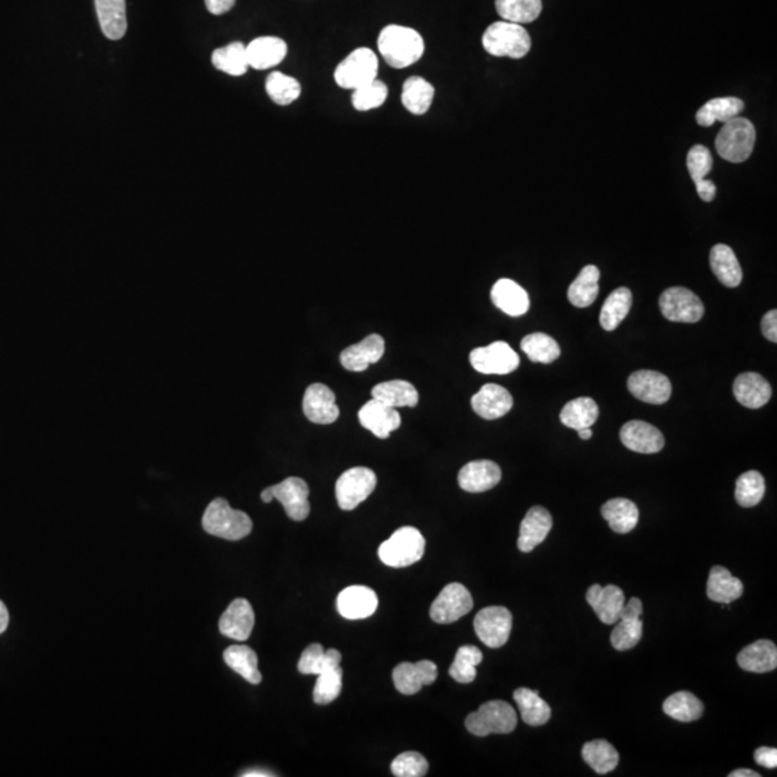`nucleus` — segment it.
Listing matches in <instances>:
<instances>
[{
  "mask_svg": "<svg viewBox=\"0 0 777 777\" xmlns=\"http://www.w3.org/2000/svg\"><path fill=\"white\" fill-rule=\"evenodd\" d=\"M378 48L386 64L396 69L408 68L422 58L425 42L419 32L400 25H388L382 29Z\"/></svg>",
  "mask_w": 777,
  "mask_h": 777,
  "instance_id": "f257e3e1",
  "label": "nucleus"
},
{
  "mask_svg": "<svg viewBox=\"0 0 777 777\" xmlns=\"http://www.w3.org/2000/svg\"><path fill=\"white\" fill-rule=\"evenodd\" d=\"M202 527L207 534L237 541L251 534L254 524L248 514L232 509L225 499H217L205 510Z\"/></svg>",
  "mask_w": 777,
  "mask_h": 777,
  "instance_id": "f03ea898",
  "label": "nucleus"
},
{
  "mask_svg": "<svg viewBox=\"0 0 777 777\" xmlns=\"http://www.w3.org/2000/svg\"><path fill=\"white\" fill-rule=\"evenodd\" d=\"M482 46L492 56L520 59L531 49V38L523 25L496 22L482 35Z\"/></svg>",
  "mask_w": 777,
  "mask_h": 777,
  "instance_id": "7ed1b4c3",
  "label": "nucleus"
},
{
  "mask_svg": "<svg viewBox=\"0 0 777 777\" xmlns=\"http://www.w3.org/2000/svg\"><path fill=\"white\" fill-rule=\"evenodd\" d=\"M425 537L415 527H400L378 547V558L390 568H408L425 553Z\"/></svg>",
  "mask_w": 777,
  "mask_h": 777,
  "instance_id": "20e7f679",
  "label": "nucleus"
},
{
  "mask_svg": "<svg viewBox=\"0 0 777 777\" xmlns=\"http://www.w3.org/2000/svg\"><path fill=\"white\" fill-rule=\"evenodd\" d=\"M756 128L747 118L734 117L727 121L715 138L717 153L724 160L743 163L753 153Z\"/></svg>",
  "mask_w": 777,
  "mask_h": 777,
  "instance_id": "39448f33",
  "label": "nucleus"
},
{
  "mask_svg": "<svg viewBox=\"0 0 777 777\" xmlns=\"http://www.w3.org/2000/svg\"><path fill=\"white\" fill-rule=\"evenodd\" d=\"M468 732L477 737L489 734H509L517 727L516 710L501 700L485 702L465 720Z\"/></svg>",
  "mask_w": 777,
  "mask_h": 777,
  "instance_id": "423d86ee",
  "label": "nucleus"
},
{
  "mask_svg": "<svg viewBox=\"0 0 777 777\" xmlns=\"http://www.w3.org/2000/svg\"><path fill=\"white\" fill-rule=\"evenodd\" d=\"M378 61L375 52L358 48L350 52L334 71V81L344 90L355 91L358 86L378 78Z\"/></svg>",
  "mask_w": 777,
  "mask_h": 777,
  "instance_id": "0eeeda50",
  "label": "nucleus"
},
{
  "mask_svg": "<svg viewBox=\"0 0 777 777\" xmlns=\"http://www.w3.org/2000/svg\"><path fill=\"white\" fill-rule=\"evenodd\" d=\"M308 496H310L308 485L298 477H289L261 492L262 501L268 504L272 500H278L286 510L287 516L294 521H303L310 514Z\"/></svg>",
  "mask_w": 777,
  "mask_h": 777,
  "instance_id": "6e6552de",
  "label": "nucleus"
},
{
  "mask_svg": "<svg viewBox=\"0 0 777 777\" xmlns=\"http://www.w3.org/2000/svg\"><path fill=\"white\" fill-rule=\"evenodd\" d=\"M378 477L370 468L355 467L340 475L336 482V499L344 511L358 509L375 491Z\"/></svg>",
  "mask_w": 777,
  "mask_h": 777,
  "instance_id": "1a4fd4ad",
  "label": "nucleus"
},
{
  "mask_svg": "<svg viewBox=\"0 0 777 777\" xmlns=\"http://www.w3.org/2000/svg\"><path fill=\"white\" fill-rule=\"evenodd\" d=\"M477 637L489 648H501L509 641L513 628V615L504 606H489L475 616Z\"/></svg>",
  "mask_w": 777,
  "mask_h": 777,
  "instance_id": "9d476101",
  "label": "nucleus"
},
{
  "mask_svg": "<svg viewBox=\"0 0 777 777\" xmlns=\"http://www.w3.org/2000/svg\"><path fill=\"white\" fill-rule=\"evenodd\" d=\"M472 368L482 375H510L519 368L520 358L506 341H494L469 353Z\"/></svg>",
  "mask_w": 777,
  "mask_h": 777,
  "instance_id": "9b49d317",
  "label": "nucleus"
},
{
  "mask_svg": "<svg viewBox=\"0 0 777 777\" xmlns=\"http://www.w3.org/2000/svg\"><path fill=\"white\" fill-rule=\"evenodd\" d=\"M660 307L662 316L674 323H697L704 316L701 299L684 287L665 289Z\"/></svg>",
  "mask_w": 777,
  "mask_h": 777,
  "instance_id": "f8f14e48",
  "label": "nucleus"
},
{
  "mask_svg": "<svg viewBox=\"0 0 777 777\" xmlns=\"http://www.w3.org/2000/svg\"><path fill=\"white\" fill-rule=\"evenodd\" d=\"M474 608L471 593L461 583L445 586L430 606V618L437 623H454Z\"/></svg>",
  "mask_w": 777,
  "mask_h": 777,
  "instance_id": "ddd939ff",
  "label": "nucleus"
},
{
  "mask_svg": "<svg viewBox=\"0 0 777 777\" xmlns=\"http://www.w3.org/2000/svg\"><path fill=\"white\" fill-rule=\"evenodd\" d=\"M642 612L643 605L640 598H632L623 606L622 615L610 635V643L616 651L632 650L642 640Z\"/></svg>",
  "mask_w": 777,
  "mask_h": 777,
  "instance_id": "4468645a",
  "label": "nucleus"
},
{
  "mask_svg": "<svg viewBox=\"0 0 777 777\" xmlns=\"http://www.w3.org/2000/svg\"><path fill=\"white\" fill-rule=\"evenodd\" d=\"M628 388L637 399L651 405H664L672 393L670 378L655 370H638L628 378Z\"/></svg>",
  "mask_w": 777,
  "mask_h": 777,
  "instance_id": "2eb2a0df",
  "label": "nucleus"
},
{
  "mask_svg": "<svg viewBox=\"0 0 777 777\" xmlns=\"http://www.w3.org/2000/svg\"><path fill=\"white\" fill-rule=\"evenodd\" d=\"M303 410L307 419L318 425H330L340 415L336 395L328 386L314 383L304 393Z\"/></svg>",
  "mask_w": 777,
  "mask_h": 777,
  "instance_id": "dca6fc26",
  "label": "nucleus"
},
{
  "mask_svg": "<svg viewBox=\"0 0 777 777\" xmlns=\"http://www.w3.org/2000/svg\"><path fill=\"white\" fill-rule=\"evenodd\" d=\"M393 682L400 694L413 695L425 685L434 684L438 678V667L432 661L419 662H402L393 670Z\"/></svg>",
  "mask_w": 777,
  "mask_h": 777,
  "instance_id": "f3484780",
  "label": "nucleus"
},
{
  "mask_svg": "<svg viewBox=\"0 0 777 777\" xmlns=\"http://www.w3.org/2000/svg\"><path fill=\"white\" fill-rule=\"evenodd\" d=\"M621 440L631 451L638 454H657L662 451L665 438L658 428L643 420H630L621 429Z\"/></svg>",
  "mask_w": 777,
  "mask_h": 777,
  "instance_id": "a211bd4d",
  "label": "nucleus"
},
{
  "mask_svg": "<svg viewBox=\"0 0 777 777\" xmlns=\"http://www.w3.org/2000/svg\"><path fill=\"white\" fill-rule=\"evenodd\" d=\"M254 625V609L247 599L242 598L235 599L219 620L220 633L239 642H244L251 637Z\"/></svg>",
  "mask_w": 777,
  "mask_h": 777,
  "instance_id": "6ab92c4d",
  "label": "nucleus"
},
{
  "mask_svg": "<svg viewBox=\"0 0 777 777\" xmlns=\"http://www.w3.org/2000/svg\"><path fill=\"white\" fill-rule=\"evenodd\" d=\"M358 420L361 427L370 430L375 437L386 439L393 430L398 429L402 423L400 413L378 400H368L366 405L361 406L358 410Z\"/></svg>",
  "mask_w": 777,
  "mask_h": 777,
  "instance_id": "aec40b11",
  "label": "nucleus"
},
{
  "mask_svg": "<svg viewBox=\"0 0 777 777\" xmlns=\"http://www.w3.org/2000/svg\"><path fill=\"white\" fill-rule=\"evenodd\" d=\"M378 595L368 586H348L338 598V609L343 618L350 621L366 620L376 612Z\"/></svg>",
  "mask_w": 777,
  "mask_h": 777,
  "instance_id": "412c9836",
  "label": "nucleus"
},
{
  "mask_svg": "<svg viewBox=\"0 0 777 777\" xmlns=\"http://www.w3.org/2000/svg\"><path fill=\"white\" fill-rule=\"evenodd\" d=\"M514 400L511 393L502 386L489 383L482 386L479 393L472 396L471 406L479 417L487 420L499 419L504 417L513 408Z\"/></svg>",
  "mask_w": 777,
  "mask_h": 777,
  "instance_id": "4be33fe9",
  "label": "nucleus"
},
{
  "mask_svg": "<svg viewBox=\"0 0 777 777\" xmlns=\"http://www.w3.org/2000/svg\"><path fill=\"white\" fill-rule=\"evenodd\" d=\"M586 600L605 625L618 622L625 606L622 589L615 585H608L606 588L591 585L586 593Z\"/></svg>",
  "mask_w": 777,
  "mask_h": 777,
  "instance_id": "5701e85b",
  "label": "nucleus"
},
{
  "mask_svg": "<svg viewBox=\"0 0 777 777\" xmlns=\"http://www.w3.org/2000/svg\"><path fill=\"white\" fill-rule=\"evenodd\" d=\"M551 527H553L551 514L544 507H531L520 526L519 541H517L519 550L523 553L533 551L539 544L546 540Z\"/></svg>",
  "mask_w": 777,
  "mask_h": 777,
  "instance_id": "b1692460",
  "label": "nucleus"
},
{
  "mask_svg": "<svg viewBox=\"0 0 777 777\" xmlns=\"http://www.w3.org/2000/svg\"><path fill=\"white\" fill-rule=\"evenodd\" d=\"M501 481V468L489 459L468 462L458 474V484L467 492H485Z\"/></svg>",
  "mask_w": 777,
  "mask_h": 777,
  "instance_id": "393cba45",
  "label": "nucleus"
},
{
  "mask_svg": "<svg viewBox=\"0 0 777 777\" xmlns=\"http://www.w3.org/2000/svg\"><path fill=\"white\" fill-rule=\"evenodd\" d=\"M385 355V340L378 334H370L360 343L353 344L341 351L340 361L350 372H363L368 366L378 363Z\"/></svg>",
  "mask_w": 777,
  "mask_h": 777,
  "instance_id": "a878e982",
  "label": "nucleus"
},
{
  "mask_svg": "<svg viewBox=\"0 0 777 777\" xmlns=\"http://www.w3.org/2000/svg\"><path fill=\"white\" fill-rule=\"evenodd\" d=\"M732 393L740 405L749 409H759L772 398V386L763 376L757 373H743L737 376L732 385Z\"/></svg>",
  "mask_w": 777,
  "mask_h": 777,
  "instance_id": "bb28decb",
  "label": "nucleus"
},
{
  "mask_svg": "<svg viewBox=\"0 0 777 777\" xmlns=\"http://www.w3.org/2000/svg\"><path fill=\"white\" fill-rule=\"evenodd\" d=\"M491 299L497 308L511 317L524 316L530 308L529 294L513 279H499L492 287Z\"/></svg>",
  "mask_w": 777,
  "mask_h": 777,
  "instance_id": "cd10ccee",
  "label": "nucleus"
},
{
  "mask_svg": "<svg viewBox=\"0 0 777 777\" xmlns=\"http://www.w3.org/2000/svg\"><path fill=\"white\" fill-rule=\"evenodd\" d=\"M288 46L277 36H261L247 46L248 64L254 69H269L286 59Z\"/></svg>",
  "mask_w": 777,
  "mask_h": 777,
  "instance_id": "c85d7f7f",
  "label": "nucleus"
},
{
  "mask_svg": "<svg viewBox=\"0 0 777 777\" xmlns=\"http://www.w3.org/2000/svg\"><path fill=\"white\" fill-rule=\"evenodd\" d=\"M737 664L749 672H771L777 667L776 645L772 641H756L737 655Z\"/></svg>",
  "mask_w": 777,
  "mask_h": 777,
  "instance_id": "c756f323",
  "label": "nucleus"
},
{
  "mask_svg": "<svg viewBox=\"0 0 777 777\" xmlns=\"http://www.w3.org/2000/svg\"><path fill=\"white\" fill-rule=\"evenodd\" d=\"M96 15L106 38L118 41L127 32L126 0H96Z\"/></svg>",
  "mask_w": 777,
  "mask_h": 777,
  "instance_id": "7c9ffc66",
  "label": "nucleus"
},
{
  "mask_svg": "<svg viewBox=\"0 0 777 777\" xmlns=\"http://www.w3.org/2000/svg\"><path fill=\"white\" fill-rule=\"evenodd\" d=\"M743 583L722 566H714L710 570L707 581V596L712 602L729 605L743 595Z\"/></svg>",
  "mask_w": 777,
  "mask_h": 777,
  "instance_id": "2f4dec72",
  "label": "nucleus"
},
{
  "mask_svg": "<svg viewBox=\"0 0 777 777\" xmlns=\"http://www.w3.org/2000/svg\"><path fill=\"white\" fill-rule=\"evenodd\" d=\"M710 265L714 276L722 286L736 288L743 279V271L740 267L739 259L727 245L719 244L712 247L710 252Z\"/></svg>",
  "mask_w": 777,
  "mask_h": 777,
  "instance_id": "473e14b6",
  "label": "nucleus"
},
{
  "mask_svg": "<svg viewBox=\"0 0 777 777\" xmlns=\"http://www.w3.org/2000/svg\"><path fill=\"white\" fill-rule=\"evenodd\" d=\"M603 519L618 534H626L637 527L640 510L631 500L613 499L603 504L600 510Z\"/></svg>",
  "mask_w": 777,
  "mask_h": 777,
  "instance_id": "72a5a7b5",
  "label": "nucleus"
},
{
  "mask_svg": "<svg viewBox=\"0 0 777 777\" xmlns=\"http://www.w3.org/2000/svg\"><path fill=\"white\" fill-rule=\"evenodd\" d=\"M373 399L392 408H415L419 402V393L412 383L406 380H388L372 388Z\"/></svg>",
  "mask_w": 777,
  "mask_h": 777,
  "instance_id": "f704fd0d",
  "label": "nucleus"
},
{
  "mask_svg": "<svg viewBox=\"0 0 777 777\" xmlns=\"http://www.w3.org/2000/svg\"><path fill=\"white\" fill-rule=\"evenodd\" d=\"M744 110V103L736 96H724V98H712L705 103L697 114L695 120L701 127H710L717 121L727 123L732 118L739 117V114Z\"/></svg>",
  "mask_w": 777,
  "mask_h": 777,
  "instance_id": "c9c22d12",
  "label": "nucleus"
},
{
  "mask_svg": "<svg viewBox=\"0 0 777 777\" xmlns=\"http://www.w3.org/2000/svg\"><path fill=\"white\" fill-rule=\"evenodd\" d=\"M435 88L422 76H410L403 84V107L415 116L428 113L434 101Z\"/></svg>",
  "mask_w": 777,
  "mask_h": 777,
  "instance_id": "e433bc0d",
  "label": "nucleus"
},
{
  "mask_svg": "<svg viewBox=\"0 0 777 777\" xmlns=\"http://www.w3.org/2000/svg\"><path fill=\"white\" fill-rule=\"evenodd\" d=\"M514 701L519 705L521 719L529 726H543L551 717L550 705L541 699L539 692L530 688H517Z\"/></svg>",
  "mask_w": 777,
  "mask_h": 777,
  "instance_id": "4c0bfd02",
  "label": "nucleus"
},
{
  "mask_svg": "<svg viewBox=\"0 0 777 777\" xmlns=\"http://www.w3.org/2000/svg\"><path fill=\"white\" fill-rule=\"evenodd\" d=\"M600 271L595 265H586L578 278L569 287L568 298L578 308H586L595 303L599 294Z\"/></svg>",
  "mask_w": 777,
  "mask_h": 777,
  "instance_id": "58836bf2",
  "label": "nucleus"
},
{
  "mask_svg": "<svg viewBox=\"0 0 777 777\" xmlns=\"http://www.w3.org/2000/svg\"><path fill=\"white\" fill-rule=\"evenodd\" d=\"M224 661L227 667L241 675L244 680L257 685L262 681L258 670V655L247 645H232L224 652Z\"/></svg>",
  "mask_w": 777,
  "mask_h": 777,
  "instance_id": "ea45409f",
  "label": "nucleus"
},
{
  "mask_svg": "<svg viewBox=\"0 0 777 777\" xmlns=\"http://www.w3.org/2000/svg\"><path fill=\"white\" fill-rule=\"evenodd\" d=\"M632 307V293L630 288L621 287L616 288L610 296L606 298L600 311V326L603 330L613 331L625 320Z\"/></svg>",
  "mask_w": 777,
  "mask_h": 777,
  "instance_id": "a19ab883",
  "label": "nucleus"
},
{
  "mask_svg": "<svg viewBox=\"0 0 777 777\" xmlns=\"http://www.w3.org/2000/svg\"><path fill=\"white\" fill-rule=\"evenodd\" d=\"M599 418V406L590 398H578L564 405L560 420L564 427L580 430L590 428Z\"/></svg>",
  "mask_w": 777,
  "mask_h": 777,
  "instance_id": "79ce46f5",
  "label": "nucleus"
},
{
  "mask_svg": "<svg viewBox=\"0 0 777 777\" xmlns=\"http://www.w3.org/2000/svg\"><path fill=\"white\" fill-rule=\"evenodd\" d=\"M581 757L598 774L613 772L620 763V753L606 740H593L581 749Z\"/></svg>",
  "mask_w": 777,
  "mask_h": 777,
  "instance_id": "37998d69",
  "label": "nucleus"
},
{
  "mask_svg": "<svg viewBox=\"0 0 777 777\" xmlns=\"http://www.w3.org/2000/svg\"><path fill=\"white\" fill-rule=\"evenodd\" d=\"M212 64L215 68L229 76H244L249 68L247 46L241 42H232L229 45L215 49L212 54Z\"/></svg>",
  "mask_w": 777,
  "mask_h": 777,
  "instance_id": "c03bdc74",
  "label": "nucleus"
},
{
  "mask_svg": "<svg viewBox=\"0 0 777 777\" xmlns=\"http://www.w3.org/2000/svg\"><path fill=\"white\" fill-rule=\"evenodd\" d=\"M341 662V653L338 650L324 651L320 643H311L301 653L298 671L304 675H318L327 668L338 667Z\"/></svg>",
  "mask_w": 777,
  "mask_h": 777,
  "instance_id": "a18cd8bd",
  "label": "nucleus"
},
{
  "mask_svg": "<svg viewBox=\"0 0 777 777\" xmlns=\"http://www.w3.org/2000/svg\"><path fill=\"white\" fill-rule=\"evenodd\" d=\"M500 16L507 22L531 24L543 11L541 0H496Z\"/></svg>",
  "mask_w": 777,
  "mask_h": 777,
  "instance_id": "49530a36",
  "label": "nucleus"
},
{
  "mask_svg": "<svg viewBox=\"0 0 777 777\" xmlns=\"http://www.w3.org/2000/svg\"><path fill=\"white\" fill-rule=\"evenodd\" d=\"M521 350L534 363L550 365L560 358V346L558 341L544 333L529 334L521 340Z\"/></svg>",
  "mask_w": 777,
  "mask_h": 777,
  "instance_id": "de8ad7c7",
  "label": "nucleus"
},
{
  "mask_svg": "<svg viewBox=\"0 0 777 777\" xmlns=\"http://www.w3.org/2000/svg\"><path fill=\"white\" fill-rule=\"evenodd\" d=\"M664 712L677 722H691L701 717L704 705L691 692L678 691L665 700Z\"/></svg>",
  "mask_w": 777,
  "mask_h": 777,
  "instance_id": "09e8293b",
  "label": "nucleus"
},
{
  "mask_svg": "<svg viewBox=\"0 0 777 777\" xmlns=\"http://www.w3.org/2000/svg\"><path fill=\"white\" fill-rule=\"evenodd\" d=\"M482 662V652L474 645H464L457 651L449 675L459 684H469L477 677V665Z\"/></svg>",
  "mask_w": 777,
  "mask_h": 777,
  "instance_id": "8fccbe9b",
  "label": "nucleus"
},
{
  "mask_svg": "<svg viewBox=\"0 0 777 777\" xmlns=\"http://www.w3.org/2000/svg\"><path fill=\"white\" fill-rule=\"evenodd\" d=\"M764 491H766V484H764L763 475L757 471H747L737 479L734 497L737 504L744 509H750L757 506L763 500Z\"/></svg>",
  "mask_w": 777,
  "mask_h": 777,
  "instance_id": "3c124183",
  "label": "nucleus"
},
{
  "mask_svg": "<svg viewBox=\"0 0 777 777\" xmlns=\"http://www.w3.org/2000/svg\"><path fill=\"white\" fill-rule=\"evenodd\" d=\"M267 94L278 106H289L301 96V86L293 76L282 73H272L267 78Z\"/></svg>",
  "mask_w": 777,
  "mask_h": 777,
  "instance_id": "603ef678",
  "label": "nucleus"
},
{
  "mask_svg": "<svg viewBox=\"0 0 777 777\" xmlns=\"http://www.w3.org/2000/svg\"><path fill=\"white\" fill-rule=\"evenodd\" d=\"M313 699L316 704H330L340 695L343 688V670L338 667L327 668L317 675Z\"/></svg>",
  "mask_w": 777,
  "mask_h": 777,
  "instance_id": "864d4df0",
  "label": "nucleus"
},
{
  "mask_svg": "<svg viewBox=\"0 0 777 777\" xmlns=\"http://www.w3.org/2000/svg\"><path fill=\"white\" fill-rule=\"evenodd\" d=\"M388 98V86L378 78L353 91L351 104L358 111H370L382 107Z\"/></svg>",
  "mask_w": 777,
  "mask_h": 777,
  "instance_id": "5fc2aeb1",
  "label": "nucleus"
},
{
  "mask_svg": "<svg viewBox=\"0 0 777 777\" xmlns=\"http://www.w3.org/2000/svg\"><path fill=\"white\" fill-rule=\"evenodd\" d=\"M390 769L396 777H422L428 773L429 764L418 752H405L396 757Z\"/></svg>",
  "mask_w": 777,
  "mask_h": 777,
  "instance_id": "6e6d98bb",
  "label": "nucleus"
},
{
  "mask_svg": "<svg viewBox=\"0 0 777 777\" xmlns=\"http://www.w3.org/2000/svg\"><path fill=\"white\" fill-rule=\"evenodd\" d=\"M687 167L691 179L695 182L705 179L712 169V156L705 146L697 145L688 152Z\"/></svg>",
  "mask_w": 777,
  "mask_h": 777,
  "instance_id": "4d7b16f0",
  "label": "nucleus"
},
{
  "mask_svg": "<svg viewBox=\"0 0 777 777\" xmlns=\"http://www.w3.org/2000/svg\"><path fill=\"white\" fill-rule=\"evenodd\" d=\"M754 761L757 764L766 767V769H776L777 767V750L773 747H761L754 752Z\"/></svg>",
  "mask_w": 777,
  "mask_h": 777,
  "instance_id": "13d9d810",
  "label": "nucleus"
},
{
  "mask_svg": "<svg viewBox=\"0 0 777 777\" xmlns=\"http://www.w3.org/2000/svg\"><path fill=\"white\" fill-rule=\"evenodd\" d=\"M762 331H763L764 338L767 340L772 341V343H776L777 341V311L772 310L769 313L764 314L763 320H762Z\"/></svg>",
  "mask_w": 777,
  "mask_h": 777,
  "instance_id": "bf43d9fd",
  "label": "nucleus"
},
{
  "mask_svg": "<svg viewBox=\"0 0 777 777\" xmlns=\"http://www.w3.org/2000/svg\"><path fill=\"white\" fill-rule=\"evenodd\" d=\"M695 187H697L699 197L704 202H711L715 197V193H717V187H715L714 182H711V180H699V182H695Z\"/></svg>",
  "mask_w": 777,
  "mask_h": 777,
  "instance_id": "052dcab7",
  "label": "nucleus"
},
{
  "mask_svg": "<svg viewBox=\"0 0 777 777\" xmlns=\"http://www.w3.org/2000/svg\"><path fill=\"white\" fill-rule=\"evenodd\" d=\"M205 4H207V11L210 14L219 16V15H224L231 11L232 7H234L235 0H205Z\"/></svg>",
  "mask_w": 777,
  "mask_h": 777,
  "instance_id": "680f3d73",
  "label": "nucleus"
},
{
  "mask_svg": "<svg viewBox=\"0 0 777 777\" xmlns=\"http://www.w3.org/2000/svg\"><path fill=\"white\" fill-rule=\"evenodd\" d=\"M9 625V612L5 603L0 600V633H4Z\"/></svg>",
  "mask_w": 777,
  "mask_h": 777,
  "instance_id": "e2e57ef3",
  "label": "nucleus"
},
{
  "mask_svg": "<svg viewBox=\"0 0 777 777\" xmlns=\"http://www.w3.org/2000/svg\"><path fill=\"white\" fill-rule=\"evenodd\" d=\"M729 777H761L757 772L749 771V769H739V771L732 772Z\"/></svg>",
  "mask_w": 777,
  "mask_h": 777,
  "instance_id": "0e129e2a",
  "label": "nucleus"
},
{
  "mask_svg": "<svg viewBox=\"0 0 777 777\" xmlns=\"http://www.w3.org/2000/svg\"><path fill=\"white\" fill-rule=\"evenodd\" d=\"M244 777H265V776H274L272 773H265L262 771H251L247 772V773L242 774Z\"/></svg>",
  "mask_w": 777,
  "mask_h": 777,
  "instance_id": "69168bd1",
  "label": "nucleus"
},
{
  "mask_svg": "<svg viewBox=\"0 0 777 777\" xmlns=\"http://www.w3.org/2000/svg\"><path fill=\"white\" fill-rule=\"evenodd\" d=\"M578 432H579V437H580L581 439H590V438H591L590 428H585V429L578 430Z\"/></svg>",
  "mask_w": 777,
  "mask_h": 777,
  "instance_id": "338daca9",
  "label": "nucleus"
}]
</instances>
